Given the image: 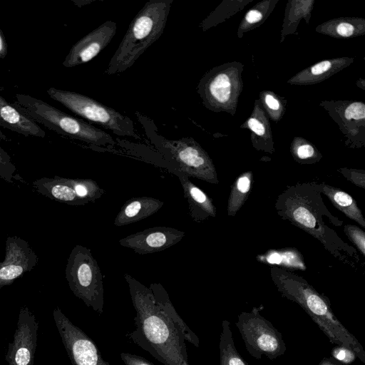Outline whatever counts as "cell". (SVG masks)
I'll return each mask as SVG.
<instances>
[{
  "instance_id": "cb8c5ba5",
  "label": "cell",
  "mask_w": 365,
  "mask_h": 365,
  "mask_svg": "<svg viewBox=\"0 0 365 365\" xmlns=\"http://www.w3.org/2000/svg\"><path fill=\"white\" fill-rule=\"evenodd\" d=\"M16 168L8 153L0 147V178L8 182L16 179Z\"/></svg>"
},
{
  "instance_id": "277c9868",
  "label": "cell",
  "mask_w": 365,
  "mask_h": 365,
  "mask_svg": "<svg viewBox=\"0 0 365 365\" xmlns=\"http://www.w3.org/2000/svg\"><path fill=\"white\" fill-rule=\"evenodd\" d=\"M11 104L35 123L63 135L107 148H113L117 144L108 133L41 99L19 93Z\"/></svg>"
},
{
  "instance_id": "4fadbf2b",
  "label": "cell",
  "mask_w": 365,
  "mask_h": 365,
  "mask_svg": "<svg viewBox=\"0 0 365 365\" xmlns=\"http://www.w3.org/2000/svg\"><path fill=\"white\" fill-rule=\"evenodd\" d=\"M35 191L48 198L69 205L88 204L90 182L88 179H73L54 176L41 178L32 182Z\"/></svg>"
},
{
  "instance_id": "83f0119b",
  "label": "cell",
  "mask_w": 365,
  "mask_h": 365,
  "mask_svg": "<svg viewBox=\"0 0 365 365\" xmlns=\"http://www.w3.org/2000/svg\"><path fill=\"white\" fill-rule=\"evenodd\" d=\"M120 358L125 365H154L146 359L130 353L122 352Z\"/></svg>"
},
{
  "instance_id": "d6986e66",
  "label": "cell",
  "mask_w": 365,
  "mask_h": 365,
  "mask_svg": "<svg viewBox=\"0 0 365 365\" xmlns=\"http://www.w3.org/2000/svg\"><path fill=\"white\" fill-rule=\"evenodd\" d=\"M149 288L153 292L155 302L158 307L182 334L185 340L195 346L199 347L200 341L197 336L187 327L176 312L168 292L163 285L158 282L151 283Z\"/></svg>"
},
{
  "instance_id": "d590c367",
  "label": "cell",
  "mask_w": 365,
  "mask_h": 365,
  "mask_svg": "<svg viewBox=\"0 0 365 365\" xmlns=\"http://www.w3.org/2000/svg\"><path fill=\"white\" fill-rule=\"evenodd\" d=\"M319 365H341V364H340L339 363V361L336 360L325 357L323 359H322V361L319 362Z\"/></svg>"
},
{
  "instance_id": "5bb4252c",
  "label": "cell",
  "mask_w": 365,
  "mask_h": 365,
  "mask_svg": "<svg viewBox=\"0 0 365 365\" xmlns=\"http://www.w3.org/2000/svg\"><path fill=\"white\" fill-rule=\"evenodd\" d=\"M185 232L178 229L156 226L138 231L118 240V243L139 255H148L167 250L180 242Z\"/></svg>"
},
{
  "instance_id": "6da1fadb",
  "label": "cell",
  "mask_w": 365,
  "mask_h": 365,
  "mask_svg": "<svg viewBox=\"0 0 365 365\" xmlns=\"http://www.w3.org/2000/svg\"><path fill=\"white\" fill-rule=\"evenodd\" d=\"M123 277L136 313L129 338L164 365H190L183 336L158 307L150 289L129 274Z\"/></svg>"
},
{
  "instance_id": "7c38bea8",
  "label": "cell",
  "mask_w": 365,
  "mask_h": 365,
  "mask_svg": "<svg viewBox=\"0 0 365 365\" xmlns=\"http://www.w3.org/2000/svg\"><path fill=\"white\" fill-rule=\"evenodd\" d=\"M38 262L36 253L26 240L19 236L7 237L4 259L0 262V291L30 272Z\"/></svg>"
},
{
  "instance_id": "ac0fdd59",
  "label": "cell",
  "mask_w": 365,
  "mask_h": 365,
  "mask_svg": "<svg viewBox=\"0 0 365 365\" xmlns=\"http://www.w3.org/2000/svg\"><path fill=\"white\" fill-rule=\"evenodd\" d=\"M0 125L26 136L44 138L45 131L0 95Z\"/></svg>"
},
{
  "instance_id": "f546056e",
  "label": "cell",
  "mask_w": 365,
  "mask_h": 365,
  "mask_svg": "<svg viewBox=\"0 0 365 365\" xmlns=\"http://www.w3.org/2000/svg\"><path fill=\"white\" fill-rule=\"evenodd\" d=\"M337 33L344 37L350 36L354 31V26L348 23H341L336 28Z\"/></svg>"
},
{
  "instance_id": "ba28073f",
  "label": "cell",
  "mask_w": 365,
  "mask_h": 365,
  "mask_svg": "<svg viewBox=\"0 0 365 365\" xmlns=\"http://www.w3.org/2000/svg\"><path fill=\"white\" fill-rule=\"evenodd\" d=\"M248 353L256 359L264 355L273 361L284 354L287 346L281 332L257 308L242 312L235 323Z\"/></svg>"
},
{
  "instance_id": "836d02e7",
  "label": "cell",
  "mask_w": 365,
  "mask_h": 365,
  "mask_svg": "<svg viewBox=\"0 0 365 365\" xmlns=\"http://www.w3.org/2000/svg\"><path fill=\"white\" fill-rule=\"evenodd\" d=\"M7 43L4 35L0 29V58H4L7 54Z\"/></svg>"
},
{
  "instance_id": "603a6c76",
  "label": "cell",
  "mask_w": 365,
  "mask_h": 365,
  "mask_svg": "<svg viewBox=\"0 0 365 365\" xmlns=\"http://www.w3.org/2000/svg\"><path fill=\"white\" fill-rule=\"evenodd\" d=\"M264 259L269 264L299 269L305 268L302 256L296 251L274 252L266 255Z\"/></svg>"
},
{
  "instance_id": "1f68e13d",
  "label": "cell",
  "mask_w": 365,
  "mask_h": 365,
  "mask_svg": "<svg viewBox=\"0 0 365 365\" xmlns=\"http://www.w3.org/2000/svg\"><path fill=\"white\" fill-rule=\"evenodd\" d=\"M248 125L256 134L262 135L264 133V125L257 120L251 118L248 121Z\"/></svg>"
},
{
  "instance_id": "3957f363",
  "label": "cell",
  "mask_w": 365,
  "mask_h": 365,
  "mask_svg": "<svg viewBox=\"0 0 365 365\" xmlns=\"http://www.w3.org/2000/svg\"><path fill=\"white\" fill-rule=\"evenodd\" d=\"M173 0H149L130 22L105 74L130 68L163 34Z\"/></svg>"
},
{
  "instance_id": "d4e9b609",
  "label": "cell",
  "mask_w": 365,
  "mask_h": 365,
  "mask_svg": "<svg viewBox=\"0 0 365 365\" xmlns=\"http://www.w3.org/2000/svg\"><path fill=\"white\" fill-rule=\"evenodd\" d=\"M345 233L349 237L353 243L357 247L361 252L365 255V233L357 227L351 225H346L344 228Z\"/></svg>"
},
{
  "instance_id": "e575fe53",
  "label": "cell",
  "mask_w": 365,
  "mask_h": 365,
  "mask_svg": "<svg viewBox=\"0 0 365 365\" xmlns=\"http://www.w3.org/2000/svg\"><path fill=\"white\" fill-rule=\"evenodd\" d=\"M265 101L267 106L273 110H277L279 107V104L277 100H276L272 96H267L265 98Z\"/></svg>"
},
{
  "instance_id": "30bf717a",
  "label": "cell",
  "mask_w": 365,
  "mask_h": 365,
  "mask_svg": "<svg viewBox=\"0 0 365 365\" xmlns=\"http://www.w3.org/2000/svg\"><path fill=\"white\" fill-rule=\"evenodd\" d=\"M53 317L72 365H110L89 336L73 324L58 307Z\"/></svg>"
},
{
  "instance_id": "8992f818",
  "label": "cell",
  "mask_w": 365,
  "mask_h": 365,
  "mask_svg": "<svg viewBox=\"0 0 365 365\" xmlns=\"http://www.w3.org/2000/svg\"><path fill=\"white\" fill-rule=\"evenodd\" d=\"M47 93L75 115L93 122L122 137H138L133 121L115 109L85 95L50 88Z\"/></svg>"
},
{
  "instance_id": "9c48e42d",
  "label": "cell",
  "mask_w": 365,
  "mask_h": 365,
  "mask_svg": "<svg viewBox=\"0 0 365 365\" xmlns=\"http://www.w3.org/2000/svg\"><path fill=\"white\" fill-rule=\"evenodd\" d=\"M314 196V192L312 195L311 192L292 187L279 197L277 209L279 215L325 244V225L319 217V203Z\"/></svg>"
},
{
  "instance_id": "5b68a950",
  "label": "cell",
  "mask_w": 365,
  "mask_h": 365,
  "mask_svg": "<svg viewBox=\"0 0 365 365\" xmlns=\"http://www.w3.org/2000/svg\"><path fill=\"white\" fill-rule=\"evenodd\" d=\"M66 279L73 294L98 314L103 312L104 288L101 268L89 248L76 245L65 269Z\"/></svg>"
},
{
  "instance_id": "f1b7e54d",
  "label": "cell",
  "mask_w": 365,
  "mask_h": 365,
  "mask_svg": "<svg viewBox=\"0 0 365 365\" xmlns=\"http://www.w3.org/2000/svg\"><path fill=\"white\" fill-rule=\"evenodd\" d=\"M297 154L299 158L307 159L314 155V150L310 145H303L298 148Z\"/></svg>"
},
{
  "instance_id": "8fae6325",
  "label": "cell",
  "mask_w": 365,
  "mask_h": 365,
  "mask_svg": "<svg viewBox=\"0 0 365 365\" xmlns=\"http://www.w3.org/2000/svg\"><path fill=\"white\" fill-rule=\"evenodd\" d=\"M38 329V322L35 314L26 306H22L13 339L5 354L8 365L34 364Z\"/></svg>"
},
{
  "instance_id": "e0dca14e",
  "label": "cell",
  "mask_w": 365,
  "mask_h": 365,
  "mask_svg": "<svg viewBox=\"0 0 365 365\" xmlns=\"http://www.w3.org/2000/svg\"><path fill=\"white\" fill-rule=\"evenodd\" d=\"M163 205V201L153 197H133L123 205L113 224L121 227L145 220L155 214Z\"/></svg>"
},
{
  "instance_id": "d6a6232c",
  "label": "cell",
  "mask_w": 365,
  "mask_h": 365,
  "mask_svg": "<svg viewBox=\"0 0 365 365\" xmlns=\"http://www.w3.org/2000/svg\"><path fill=\"white\" fill-rule=\"evenodd\" d=\"M262 18V14L256 10L249 11L246 15V20L249 23H255L260 21Z\"/></svg>"
},
{
  "instance_id": "7a4b0ae2",
  "label": "cell",
  "mask_w": 365,
  "mask_h": 365,
  "mask_svg": "<svg viewBox=\"0 0 365 365\" xmlns=\"http://www.w3.org/2000/svg\"><path fill=\"white\" fill-rule=\"evenodd\" d=\"M272 277L281 294L298 305L310 317L330 342L352 350L365 363V351L356 338L334 316L329 302L304 279L276 267Z\"/></svg>"
},
{
  "instance_id": "44dd1931",
  "label": "cell",
  "mask_w": 365,
  "mask_h": 365,
  "mask_svg": "<svg viewBox=\"0 0 365 365\" xmlns=\"http://www.w3.org/2000/svg\"><path fill=\"white\" fill-rule=\"evenodd\" d=\"M230 325V322L226 319L222 322L219 344L220 365H247L235 347Z\"/></svg>"
},
{
  "instance_id": "4316f807",
  "label": "cell",
  "mask_w": 365,
  "mask_h": 365,
  "mask_svg": "<svg viewBox=\"0 0 365 365\" xmlns=\"http://www.w3.org/2000/svg\"><path fill=\"white\" fill-rule=\"evenodd\" d=\"M345 117L349 120L354 118L356 120L363 119L365 117V106L364 103L356 102L351 103L345 110Z\"/></svg>"
},
{
  "instance_id": "7402d4cb",
  "label": "cell",
  "mask_w": 365,
  "mask_h": 365,
  "mask_svg": "<svg viewBox=\"0 0 365 365\" xmlns=\"http://www.w3.org/2000/svg\"><path fill=\"white\" fill-rule=\"evenodd\" d=\"M252 178L251 173H243L233 184L228 200V215L234 216L245 202L251 188Z\"/></svg>"
},
{
  "instance_id": "ffe728a7",
  "label": "cell",
  "mask_w": 365,
  "mask_h": 365,
  "mask_svg": "<svg viewBox=\"0 0 365 365\" xmlns=\"http://www.w3.org/2000/svg\"><path fill=\"white\" fill-rule=\"evenodd\" d=\"M324 192L331 203L349 218L356 221L363 227H365V220L361 210L357 206L355 200L348 193L338 188L323 185L321 186Z\"/></svg>"
},
{
  "instance_id": "4dcf8cb0",
  "label": "cell",
  "mask_w": 365,
  "mask_h": 365,
  "mask_svg": "<svg viewBox=\"0 0 365 365\" xmlns=\"http://www.w3.org/2000/svg\"><path fill=\"white\" fill-rule=\"evenodd\" d=\"M331 66V64L328 61H322L312 68V73L314 75H319L328 71Z\"/></svg>"
},
{
  "instance_id": "52a82bcc",
  "label": "cell",
  "mask_w": 365,
  "mask_h": 365,
  "mask_svg": "<svg viewBox=\"0 0 365 365\" xmlns=\"http://www.w3.org/2000/svg\"><path fill=\"white\" fill-rule=\"evenodd\" d=\"M157 151L176 170L189 178L217 184L218 178L211 160L200 146L190 138L168 140L157 135L149 137Z\"/></svg>"
},
{
  "instance_id": "484cf974",
  "label": "cell",
  "mask_w": 365,
  "mask_h": 365,
  "mask_svg": "<svg viewBox=\"0 0 365 365\" xmlns=\"http://www.w3.org/2000/svg\"><path fill=\"white\" fill-rule=\"evenodd\" d=\"M331 356L335 360L345 364L352 363L356 357L355 353L350 349L338 345L331 350Z\"/></svg>"
},
{
  "instance_id": "9a60e30c",
  "label": "cell",
  "mask_w": 365,
  "mask_h": 365,
  "mask_svg": "<svg viewBox=\"0 0 365 365\" xmlns=\"http://www.w3.org/2000/svg\"><path fill=\"white\" fill-rule=\"evenodd\" d=\"M116 31L117 24L115 21L103 23L71 47L63 61V66L72 68L90 61L110 43Z\"/></svg>"
},
{
  "instance_id": "2e32d148",
  "label": "cell",
  "mask_w": 365,
  "mask_h": 365,
  "mask_svg": "<svg viewBox=\"0 0 365 365\" xmlns=\"http://www.w3.org/2000/svg\"><path fill=\"white\" fill-rule=\"evenodd\" d=\"M176 176L182 185L192 220L200 222L210 217H215L216 208L211 198L194 184L187 175L178 173Z\"/></svg>"
}]
</instances>
